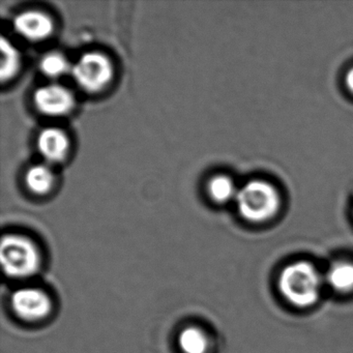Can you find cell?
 <instances>
[{
    "mask_svg": "<svg viewBox=\"0 0 353 353\" xmlns=\"http://www.w3.org/2000/svg\"><path fill=\"white\" fill-rule=\"evenodd\" d=\"M39 67L46 77L52 79L71 73L72 70L71 63L68 61L65 55L59 52H49L45 54L41 59Z\"/></svg>",
    "mask_w": 353,
    "mask_h": 353,
    "instance_id": "obj_14",
    "label": "cell"
},
{
    "mask_svg": "<svg viewBox=\"0 0 353 353\" xmlns=\"http://www.w3.org/2000/svg\"><path fill=\"white\" fill-rule=\"evenodd\" d=\"M16 32L30 42L46 40L54 30V23L47 14L40 11H26L14 19Z\"/></svg>",
    "mask_w": 353,
    "mask_h": 353,
    "instance_id": "obj_7",
    "label": "cell"
},
{
    "mask_svg": "<svg viewBox=\"0 0 353 353\" xmlns=\"http://www.w3.org/2000/svg\"><path fill=\"white\" fill-rule=\"evenodd\" d=\"M14 313L24 321H41L52 311V301L45 291L39 288L18 289L12 294Z\"/></svg>",
    "mask_w": 353,
    "mask_h": 353,
    "instance_id": "obj_5",
    "label": "cell"
},
{
    "mask_svg": "<svg viewBox=\"0 0 353 353\" xmlns=\"http://www.w3.org/2000/svg\"><path fill=\"white\" fill-rule=\"evenodd\" d=\"M325 281L328 286L338 292H350L353 290V263L339 261L332 264L326 272Z\"/></svg>",
    "mask_w": 353,
    "mask_h": 353,
    "instance_id": "obj_10",
    "label": "cell"
},
{
    "mask_svg": "<svg viewBox=\"0 0 353 353\" xmlns=\"http://www.w3.org/2000/svg\"><path fill=\"white\" fill-rule=\"evenodd\" d=\"M208 192L212 201L223 204L235 200L239 189L230 177L221 174L208 181Z\"/></svg>",
    "mask_w": 353,
    "mask_h": 353,
    "instance_id": "obj_13",
    "label": "cell"
},
{
    "mask_svg": "<svg viewBox=\"0 0 353 353\" xmlns=\"http://www.w3.org/2000/svg\"><path fill=\"white\" fill-rule=\"evenodd\" d=\"M37 110L47 117H63L73 110L75 99L71 90L61 84L41 86L34 94Z\"/></svg>",
    "mask_w": 353,
    "mask_h": 353,
    "instance_id": "obj_6",
    "label": "cell"
},
{
    "mask_svg": "<svg viewBox=\"0 0 353 353\" xmlns=\"http://www.w3.org/2000/svg\"><path fill=\"white\" fill-rule=\"evenodd\" d=\"M54 173L47 165H34L26 171V187L36 195L42 196L49 193L54 185Z\"/></svg>",
    "mask_w": 353,
    "mask_h": 353,
    "instance_id": "obj_9",
    "label": "cell"
},
{
    "mask_svg": "<svg viewBox=\"0 0 353 353\" xmlns=\"http://www.w3.org/2000/svg\"><path fill=\"white\" fill-rule=\"evenodd\" d=\"M278 286L281 294L289 303L297 307H309L319 299L322 278L313 264L296 261L283 268Z\"/></svg>",
    "mask_w": 353,
    "mask_h": 353,
    "instance_id": "obj_1",
    "label": "cell"
},
{
    "mask_svg": "<svg viewBox=\"0 0 353 353\" xmlns=\"http://www.w3.org/2000/svg\"><path fill=\"white\" fill-rule=\"evenodd\" d=\"M71 74L81 90L94 94L109 85L114 76V69L109 57L92 51L84 53L72 65Z\"/></svg>",
    "mask_w": 353,
    "mask_h": 353,
    "instance_id": "obj_4",
    "label": "cell"
},
{
    "mask_svg": "<svg viewBox=\"0 0 353 353\" xmlns=\"http://www.w3.org/2000/svg\"><path fill=\"white\" fill-rule=\"evenodd\" d=\"M177 344L183 353H205L208 340L205 332L197 326H187L177 336Z\"/></svg>",
    "mask_w": 353,
    "mask_h": 353,
    "instance_id": "obj_11",
    "label": "cell"
},
{
    "mask_svg": "<svg viewBox=\"0 0 353 353\" xmlns=\"http://www.w3.org/2000/svg\"><path fill=\"white\" fill-rule=\"evenodd\" d=\"M235 203L241 218L250 223H264L278 214L281 195L270 181L253 179L239 189Z\"/></svg>",
    "mask_w": 353,
    "mask_h": 353,
    "instance_id": "obj_2",
    "label": "cell"
},
{
    "mask_svg": "<svg viewBox=\"0 0 353 353\" xmlns=\"http://www.w3.org/2000/svg\"><path fill=\"white\" fill-rule=\"evenodd\" d=\"M0 52H1L0 77L5 82L12 79L18 73L21 57L18 49H16L14 45L3 37L0 40Z\"/></svg>",
    "mask_w": 353,
    "mask_h": 353,
    "instance_id": "obj_12",
    "label": "cell"
},
{
    "mask_svg": "<svg viewBox=\"0 0 353 353\" xmlns=\"http://www.w3.org/2000/svg\"><path fill=\"white\" fill-rule=\"evenodd\" d=\"M345 83H346L349 92L353 94V68H351V69L347 72L346 77H345Z\"/></svg>",
    "mask_w": 353,
    "mask_h": 353,
    "instance_id": "obj_15",
    "label": "cell"
},
{
    "mask_svg": "<svg viewBox=\"0 0 353 353\" xmlns=\"http://www.w3.org/2000/svg\"><path fill=\"white\" fill-rule=\"evenodd\" d=\"M37 146L47 162L59 163L65 160L69 152L70 141L63 130L46 128L39 134Z\"/></svg>",
    "mask_w": 353,
    "mask_h": 353,
    "instance_id": "obj_8",
    "label": "cell"
},
{
    "mask_svg": "<svg viewBox=\"0 0 353 353\" xmlns=\"http://www.w3.org/2000/svg\"><path fill=\"white\" fill-rule=\"evenodd\" d=\"M0 261L8 276L26 279L39 272L42 258L34 241L23 235L8 234L1 239Z\"/></svg>",
    "mask_w": 353,
    "mask_h": 353,
    "instance_id": "obj_3",
    "label": "cell"
}]
</instances>
